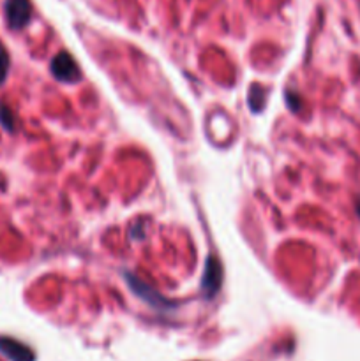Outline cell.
Returning <instances> with one entry per match:
<instances>
[{
	"instance_id": "cell-1",
	"label": "cell",
	"mask_w": 360,
	"mask_h": 361,
	"mask_svg": "<svg viewBox=\"0 0 360 361\" xmlns=\"http://www.w3.org/2000/svg\"><path fill=\"white\" fill-rule=\"evenodd\" d=\"M52 74L62 83H76L81 78V71L76 60L67 51H60L52 62Z\"/></svg>"
},
{
	"instance_id": "cell-2",
	"label": "cell",
	"mask_w": 360,
	"mask_h": 361,
	"mask_svg": "<svg viewBox=\"0 0 360 361\" xmlns=\"http://www.w3.org/2000/svg\"><path fill=\"white\" fill-rule=\"evenodd\" d=\"M32 16V7L28 0H7L6 4V18L7 25L13 30H20L28 23Z\"/></svg>"
},
{
	"instance_id": "cell-3",
	"label": "cell",
	"mask_w": 360,
	"mask_h": 361,
	"mask_svg": "<svg viewBox=\"0 0 360 361\" xmlns=\"http://www.w3.org/2000/svg\"><path fill=\"white\" fill-rule=\"evenodd\" d=\"M222 284V268L221 263L215 256L207 257V263H205V274L203 281H201V291L205 293V296H214L219 291Z\"/></svg>"
},
{
	"instance_id": "cell-4",
	"label": "cell",
	"mask_w": 360,
	"mask_h": 361,
	"mask_svg": "<svg viewBox=\"0 0 360 361\" xmlns=\"http://www.w3.org/2000/svg\"><path fill=\"white\" fill-rule=\"evenodd\" d=\"M126 277H127V282H129L131 289L134 291V295L140 296L143 302H147L148 305L155 307V309H168V302H166L164 298H161V296H159L157 293L150 288V286L143 284L140 279L133 277L131 274H126Z\"/></svg>"
},
{
	"instance_id": "cell-5",
	"label": "cell",
	"mask_w": 360,
	"mask_h": 361,
	"mask_svg": "<svg viewBox=\"0 0 360 361\" xmlns=\"http://www.w3.org/2000/svg\"><path fill=\"white\" fill-rule=\"evenodd\" d=\"M0 353L11 361H34L35 356L30 349L21 342L9 337H0Z\"/></svg>"
},
{
	"instance_id": "cell-6",
	"label": "cell",
	"mask_w": 360,
	"mask_h": 361,
	"mask_svg": "<svg viewBox=\"0 0 360 361\" xmlns=\"http://www.w3.org/2000/svg\"><path fill=\"white\" fill-rule=\"evenodd\" d=\"M265 92L263 88L260 87V85H253V87L249 88V106L253 111H260L261 106H263V101H265Z\"/></svg>"
},
{
	"instance_id": "cell-7",
	"label": "cell",
	"mask_w": 360,
	"mask_h": 361,
	"mask_svg": "<svg viewBox=\"0 0 360 361\" xmlns=\"http://www.w3.org/2000/svg\"><path fill=\"white\" fill-rule=\"evenodd\" d=\"M0 123L6 127L7 130H13L14 129V116L11 113V109L7 106L0 104Z\"/></svg>"
},
{
	"instance_id": "cell-8",
	"label": "cell",
	"mask_w": 360,
	"mask_h": 361,
	"mask_svg": "<svg viewBox=\"0 0 360 361\" xmlns=\"http://www.w3.org/2000/svg\"><path fill=\"white\" fill-rule=\"evenodd\" d=\"M7 73H9V55L4 46H0V85L6 81Z\"/></svg>"
},
{
	"instance_id": "cell-9",
	"label": "cell",
	"mask_w": 360,
	"mask_h": 361,
	"mask_svg": "<svg viewBox=\"0 0 360 361\" xmlns=\"http://www.w3.org/2000/svg\"><path fill=\"white\" fill-rule=\"evenodd\" d=\"M286 101H288V106L292 111H299L300 101H299V97H296V94H295V97H292V94H288L286 95Z\"/></svg>"
},
{
	"instance_id": "cell-10",
	"label": "cell",
	"mask_w": 360,
	"mask_h": 361,
	"mask_svg": "<svg viewBox=\"0 0 360 361\" xmlns=\"http://www.w3.org/2000/svg\"><path fill=\"white\" fill-rule=\"evenodd\" d=\"M356 214H359V217H360V196H359V200H356Z\"/></svg>"
}]
</instances>
